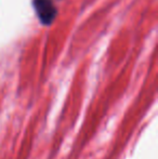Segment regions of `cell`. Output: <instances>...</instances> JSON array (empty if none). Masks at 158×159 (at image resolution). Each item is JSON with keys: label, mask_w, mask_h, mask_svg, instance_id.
<instances>
[{"label": "cell", "mask_w": 158, "mask_h": 159, "mask_svg": "<svg viewBox=\"0 0 158 159\" xmlns=\"http://www.w3.org/2000/svg\"><path fill=\"white\" fill-rule=\"evenodd\" d=\"M33 7L39 21L43 25L52 24L57 14V10L52 0H33Z\"/></svg>", "instance_id": "cell-1"}]
</instances>
